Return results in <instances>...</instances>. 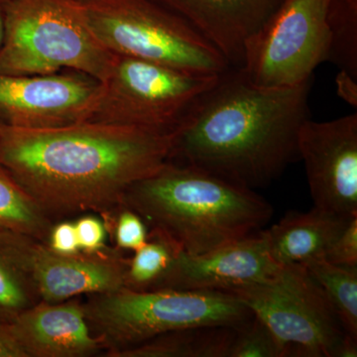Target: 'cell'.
<instances>
[{"instance_id":"18","label":"cell","mask_w":357,"mask_h":357,"mask_svg":"<svg viewBox=\"0 0 357 357\" xmlns=\"http://www.w3.org/2000/svg\"><path fill=\"white\" fill-rule=\"evenodd\" d=\"M53 225L36 202L0 166V230L47 243Z\"/></svg>"},{"instance_id":"9","label":"cell","mask_w":357,"mask_h":357,"mask_svg":"<svg viewBox=\"0 0 357 357\" xmlns=\"http://www.w3.org/2000/svg\"><path fill=\"white\" fill-rule=\"evenodd\" d=\"M331 0H284L244 48V74L265 89L300 86L328 60Z\"/></svg>"},{"instance_id":"29","label":"cell","mask_w":357,"mask_h":357,"mask_svg":"<svg viewBox=\"0 0 357 357\" xmlns=\"http://www.w3.org/2000/svg\"><path fill=\"white\" fill-rule=\"evenodd\" d=\"M357 337L345 333L342 342L338 344L335 357H356Z\"/></svg>"},{"instance_id":"28","label":"cell","mask_w":357,"mask_h":357,"mask_svg":"<svg viewBox=\"0 0 357 357\" xmlns=\"http://www.w3.org/2000/svg\"><path fill=\"white\" fill-rule=\"evenodd\" d=\"M337 93L349 105H357V79L340 70L337 77Z\"/></svg>"},{"instance_id":"12","label":"cell","mask_w":357,"mask_h":357,"mask_svg":"<svg viewBox=\"0 0 357 357\" xmlns=\"http://www.w3.org/2000/svg\"><path fill=\"white\" fill-rule=\"evenodd\" d=\"M22 260L42 302L54 304L126 287L128 260L112 251L61 255L25 236Z\"/></svg>"},{"instance_id":"25","label":"cell","mask_w":357,"mask_h":357,"mask_svg":"<svg viewBox=\"0 0 357 357\" xmlns=\"http://www.w3.org/2000/svg\"><path fill=\"white\" fill-rule=\"evenodd\" d=\"M323 258L338 266L357 267V215L349 220Z\"/></svg>"},{"instance_id":"10","label":"cell","mask_w":357,"mask_h":357,"mask_svg":"<svg viewBox=\"0 0 357 357\" xmlns=\"http://www.w3.org/2000/svg\"><path fill=\"white\" fill-rule=\"evenodd\" d=\"M100 91V82L74 70L0 74V126L49 129L86 121Z\"/></svg>"},{"instance_id":"11","label":"cell","mask_w":357,"mask_h":357,"mask_svg":"<svg viewBox=\"0 0 357 357\" xmlns=\"http://www.w3.org/2000/svg\"><path fill=\"white\" fill-rule=\"evenodd\" d=\"M298 152L314 206L357 215V114L331 121L307 119L300 129Z\"/></svg>"},{"instance_id":"7","label":"cell","mask_w":357,"mask_h":357,"mask_svg":"<svg viewBox=\"0 0 357 357\" xmlns=\"http://www.w3.org/2000/svg\"><path fill=\"white\" fill-rule=\"evenodd\" d=\"M218 77L115 55L109 77L100 83L98 100L86 121L174 131Z\"/></svg>"},{"instance_id":"20","label":"cell","mask_w":357,"mask_h":357,"mask_svg":"<svg viewBox=\"0 0 357 357\" xmlns=\"http://www.w3.org/2000/svg\"><path fill=\"white\" fill-rule=\"evenodd\" d=\"M302 265L323 289L344 333L357 337V267L338 266L323 257Z\"/></svg>"},{"instance_id":"21","label":"cell","mask_w":357,"mask_h":357,"mask_svg":"<svg viewBox=\"0 0 357 357\" xmlns=\"http://www.w3.org/2000/svg\"><path fill=\"white\" fill-rule=\"evenodd\" d=\"M178 250L165 236L151 230L147 243L128 260L126 287L151 290L168 273Z\"/></svg>"},{"instance_id":"3","label":"cell","mask_w":357,"mask_h":357,"mask_svg":"<svg viewBox=\"0 0 357 357\" xmlns=\"http://www.w3.org/2000/svg\"><path fill=\"white\" fill-rule=\"evenodd\" d=\"M122 206L190 255L256 234L273 215L255 190L172 161L131 185Z\"/></svg>"},{"instance_id":"31","label":"cell","mask_w":357,"mask_h":357,"mask_svg":"<svg viewBox=\"0 0 357 357\" xmlns=\"http://www.w3.org/2000/svg\"><path fill=\"white\" fill-rule=\"evenodd\" d=\"M11 1V0H0V4L4 6V4L7 3V2Z\"/></svg>"},{"instance_id":"6","label":"cell","mask_w":357,"mask_h":357,"mask_svg":"<svg viewBox=\"0 0 357 357\" xmlns=\"http://www.w3.org/2000/svg\"><path fill=\"white\" fill-rule=\"evenodd\" d=\"M89 29L114 55L185 72L220 75L231 65L184 18L155 0H79Z\"/></svg>"},{"instance_id":"14","label":"cell","mask_w":357,"mask_h":357,"mask_svg":"<svg viewBox=\"0 0 357 357\" xmlns=\"http://www.w3.org/2000/svg\"><path fill=\"white\" fill-rule=\"evenodd\" d=\"M3 324L24 357H84L107 349L77 301H41Z\"/></svg>"},{"instance_id":"15","label":"cell","mask_w":357,"mask_h":357,"mask_svg":"<svg viewBox=\"0 0 357 357\" xmlns=\"http://www.w3.org/2000/svg\"><path fill=\"white\" fill-rule=\"evenodd\" d=\"M187 20L241 67L249 40L266 24L284 0H155Z\"/></svg>"},{"instance_id":"13","label":"cell","mask_w":357,"mask_h":357,"mask_svg":"<svg viewBox=\"0 0 357 357\" xmlns=\"http://www.w3.org/2000/svg\"><path fill=\"white\" fill-rule=\"evenodd\" d=\"M282 267L272 255L262 229L203 255H190L178 251L168 273L154 289L225 293L266 283L278 275Z\"/></svg>"},{"instance_id":"1","label":"cell","mask_w":357,"mask_h":357,"mask_svg":"<svg viewBox=\"0 0 357 357\" xmlns=\"http://www.w3.org/2000/svg\"><path fill=\"white\" fill-rule=\"evenodd\" d=\"M175 130L84 121L63 128L0 126V166L49 218L121 208L131 185L171 161Z\"/></svg>"},{"instance_id":"22","label":"cell","mask_w":357,"mask_h":357,"mask_svg":"<svg viewBox=\"0 0 357 357\" xmlns=\"http://www.w3.org/2000/svg\"><path fill=\"white\" fill-rule=\"evenodd\" d=\"M328 60L357 79V0H331Z\"/></svg>"},{"instance_id":"26","label":"cell","mask_w":357,"mask_h":357,"mask_svg":"<svg viewBox=\"0 0 357 357\" xmlns=\"http://www.w3.org/2000/svg\"><path fill=\"white\" fill-rule=\"evenodd\" d=\"M79 250L98 252L105 250L107 227L100 218L86 215L75 222Z\"/></svg>"},{"instance_id":"30","label":"cell","mask_w":357,"mask_h":357,"mask_svg":"<svg viewBox=\"0 0 357 357\" xmlns=\"http://www.w3.org/2000/svg\"><path fill=\"white\" fill-rule=\"evenodd\" d=\"M4 35V13L3 6L0 4V46H1L2 40Z\"/></svg>"},{"instance_id":"5","label":"cell","mask_w":357,"mask_h":357,"mask_svg":"<svg viewBox=\"0 0 357 357\" xmlns=\"http://www.w3.org/2000/svg\"><path fill=\"white\" fill-rule=\"evenodd\" d=\"M93 296L84 312L107 354L185 328L241 326L253 316L237 298L220 291L123 287Z\"/></svg>"},{"instance_id":"2","label":"cell","mask_w":357,"mask_h":357,"mask_svg":"<svg viewBox=\"0 0 357 357\" xmlns=\"http://www.w3.org/2000/svg\"><path fill=\"white\" fill-rule=\"evenodd\" d=\"M312 83L261 88L231 66L176 128L171 161L255 191L267 187L300 160Z\"/></svg>"},{"instance_id":"4","label":"cell","mask_w":357,"mask_h":357,"mask_svg":"<svg viewBox=\"0 0 357 357\" xmlns=\"http://www.w3.org/2000/svg\"><path fill=\"white\" fill-rule=\"evenodd\" d=\"M3 13L0 74L109 77L115 55L89 29L79 0H11Z\"/></svg>"},{"instance_id":"16","label":"cell","mask_w":357,"mask_h":357,"mask_svg":"<svg viewBox=\"0 0 357 357\" xmlns=\"http://www.w3.org/2000/svg\"><path fill=\"white\" fill-rule=\"evenodd\" d=\"M352 217L314 206L307 213L290 211L265 229L272 255L282 266L324 257Z\"/></svg>"},{"instance_id":"23","label":"cell","mask_w":357,"mask_h":357,"mask_svg":"<svg viewBox=\"0 0 357 357\" xmlns=\"http://www.w3.org/2000/svg\"><path fill=\"white\" fill-rule=\"evenodd\" d=\"M229 357H282L267 326L255 316L237 328Z\"/></svg>"},{"instance_id":"27","label":"cell","mask_w":357,"mask_h":357,"mask_svg":"<svg viewBox=\"0 0 357 357\" xmlns=\"http://www.w3.org/2000/svg\"><path fill=\"white\" fill-rule=\"evenodd\" d=\"M47 244L52 250L61 255H74L81 251L75 222H61L53 225Z\"/></svg>"},{"instance_id":"8","label":"cell","mask_w":357,"mask_h":357,"mask_svg":"<svg viewBox=\"0 0 357 357\" xmlns=\"http://www.w3.org/2000/svg\"><path fill=\"white\" fill-rule=\"evenodd\" d=\"M261 321L282 357H335L345 333L323 289L302 264L266 283L227 291Z\"/></svg>"},{"instance_id":"24","label":"cell","mask_w":357,"mask_h":357,"mask_svg":"<svg viewBox=\"0 0 357 357\" xmlns=\"http://www.w3.org/2000/svg\"><path fill=\"white\" fill-rule=\"evenodd\" d=\"M115 222V243L119 249L136 250L147 243L149 234L143 218L135 211L122 206Z\"/></svg>"},{"instance_id":"17","label":"cell","mask_w":357,"mask_h":357,"mask_svg":"<svg viewBox=\"0 0 357 357\" xmlns=\"http://www.w3.org/2000/svg\"><path fill=\"white\" fill-rule=\"evenodd\" d=\"M239 326H198L164 333L112 357H229Z\"/></svg>"},{"instance_id":"19","label":"cell","mask_w":357,"mask_h":357,"mask_svg":"<svg viewBox=\"0 0 357 357\" xmlns=\"http://www.w3.org/2000/svg\"><path fill=\"white\" fill-rule=\"evenodd\" d=\"M16 249L13 232L0 230V323L41 302Z\"/></svg>"}]
</instances>
